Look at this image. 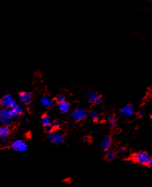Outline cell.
Listing matches in <instances>:
<instances>
[{
    "label": "cell",
    "instance_id": "cell-8",
    "mask_svg": "<svg viewBox=\"0 0 152 187\" xmlns=\"http://www.w3.org/2000/svg\"><path fill=\"white\" fill-rule=\"evenodd\" d=\"M11 130L8 126H3L0 128V138L3 144H6L9 140Z\"/></svg>",
    "mask_w": 152,
    "mask_h": 187
},
{
    "label": "cell",
    "instance_id": "cell-15",
    "mask_svg": "<svg viewBox=\"0 0 152 187\" xmlns=\"http://www.w3.org/2000/svg\"><path fill=\"white\" fill-rule=\"evenodd\" d=\"M10 112L13 117L18 116V115H21V114L23 113V109L22 106L17 104L14 107H13L12 109H10Z\"/></svg>",
    "mask_w": 152,
    "mask_h": 187
},
{
    "label": "cell",
    "instance_id": "cell-16",
    "mask_svg": "<svg viewBox=\"0 0 152 187\" xmlns=\"http://www.w3.org/2000/svg\"><path fill=\"white\" fill-rule=\"evenodd\" d=\"M116 152L113 151H106V154H105V159L108 162H112L116 159Z\"/></svg>",
    "mask_w": 152,
    "mask_h": 187
},
{
    "label": "cell",
    "instance_id": "cell-10",
    "mask_svg": "<svg viewBox=\"0 0 152 187\" xmlns=\"http://www.w3.org/2000/svg\"><path fill=\"white\" fill-rule=\"evenodd\" d=\"M19 101L24 104H29L32 101V98H33V94L30 92H27V91H23L20 92L19 94Z\"/></svg>",
    "mask_w": 152,
    "mask_h": 187
},
{
    "label": "cell",
    "instance_id": "cell-13",
    "mask_svg": "<svg viewBox=\"0 0 152 187\" xmlns=\"http://www.w3.org/2000/svg\"><path fill=\"white\" fill-rule=\"evenodd\" d=\"M58 109H59L60 112L62 114L67 113L69 110H70V103L68 101H64V102L58 104Z\"/></svg>",
    "mask_w": 152,
    "mask_h": 187
},
{
    "label": "cell",
    "instance_id": "cell-23",
    "mask_svg": "<svg viewBox=\"0 0 152 187\" xmlns=\"http://www.w3.org/2000/svg\"><path fill=\"white\" fill-rule=\"evenodd\" d=\"M89 136H85V138H84V141L89 142Z\"/></svg>",
    "mask_w": 152,
    "mask_h": 187
},
{
    "label": "cell",
    "instance_id": "cell-18",
    "mask_svg": "<svg viewBox=\"0 0 152 187\" xmlns=\"http://www.w3.org/2000/svg\"><path fill=\"white\" fill-rule=\"evenodd\" d=\"M89 115L90 118H91V119H93L94 122H98V121L100 119L99 114L98 112H97V111H95V110L91 111V112H89Z\"/></svg>",
    "mask_w": 152,
    "mask_h": 187
},
{
    "label": "cell",
    "instance_id": "cell-4",
    "mask_svg": "<svg viewBox=\"0 0 152 187\" xmlns=\"http://www.w3.org/2000/svg\"><path fill=\"white\" fill-rule=\"evenodd\" d=\"M88 116V112L85 109L78 108L75 109L72 113V119L74 122H79L84 120Z\"/></svg>",
    "mask_w": 152,
    "mask_h": 187
},
{
    "label": "cell",
    "instance_id": "cell-5",
    "mask_svg": "<svg viewBox=\"0 0 152 187\" xmlns=\"http://www.w3.org/2000/svg\"><path fill=\"white\" fill-rule=\"evenodd\" d=\"M0 104H1L2 107L4 109H12L13 107L16 105L15 100L13 98V97L10 94H5L3 98H1L0 101Z\"/></svg>",
    "mask_w": 152,
    "mask_h": 187
},
{
    "label": "cell",
    "instance_id": "cell-14",
    "mask_svg": "<svg viewBox=\"0 0 152 187\" xmlns=\"http://www.w3.org/2000/svg\"><path fill=\"white\" fill-rule=\"evenodd\" d=\"M41 122L42 125L44 127H49L52 125L51 117H50V115L48 113L43 114V115L41 116Z\"/></svg>",
    "mask_w": 152,
    "mask_h": 187
},
{
    "label": "cell",
    "instance_id": "cell-6",
    "mask_svg": "<svg viewBox=\"0 0 152 187\" xmlns=\"http://www.w3.org/2000/svg\"><path fill=\"white\" fill-rule=\"evenodd\" d=\"M11 149L17 152H24L28 149L27 143L22 140H17L13 142L10 145Z\"/></svg>",
    "mask_w": 152,
    "mask_h": 187
},
{
    "label": "cell",
    "instance_id": "cell-12",
    "mask_svg": "<svg viewBox=\"0 0 152 187\" xmlns=\"http://www.w3.org/2000/svg\"><path fill=\"white\" fill-rule=\"evenodd\" d=\"M55 101H52V100L50 99L48 96L46 95H43L40 98V104H42L43 108L45 109H50V108H52L54 106Z\"/></svg>",
    "mask_w": 152,
    "mask_h": 187
},
{
    "label": "cell",
    "instance_id": "cell-22",
    "mask_svg": "<svg viewBox=\"0 0 152 187\" xmlns=\"http://www.w3.org/2000/svg\"><path fill=\"white\" fill-rule=\"evenodd\" d=\"M148 166L150 168L152 169V158H150L149 162H148Z\"/></svg>",
    "mask_w": 152,
    "mask_h": 187
},
{
    "label": "cell",
    "instance_id": "cell-19",
    "mask_svg": "<svg viewBox=\"0 0 152 187\" xmlns=\"http://www.w3.org/2000/svg\"><path fill=\"white\" fill-rule=\"evenodd\" d=\"M65 101V97L64 96L63 94H60L57 96V98L54 99V101H55V103H57L58 104H61V103L64 102V101Z\"/></svg>",
    "mask_w": 152,
    "mask_h": 187
},
{
    "label": "cell",
    "instance_id": "cell-25",
    "mask_svg": "<svg viewBox=\"0 0 152 187\" xmlns=\"http://www.w3.org/2000/svg\"><path fill=\"white\" fill-rule=\"evenodd\" d=\"M150 92H151V94H152V88H151V90H150Z\"/></svg>",
    "mask_w": 152,
    "mask_h": 187
},
{
    "label": "cell",
    "instance_id": "cell-3",
    "mask_svg": "<svg viewBox=\"0 0 152 187\" xmlns=\"http://www.w3.org/2000/svg\"><path fill=\"white\" fill-rule=\"evenodd\" d=\"M13 115L11 114L10 109H4L0 111V121L3 126H9L13 122Z\"/></svg>",
    "mask_w": 152,
    "mask_h": 187
},
{
    "label": "cell",
    "instance_id": "cell-7",
    "mask_svg": "<svg viewBox=\"0 0 152 187\" xmlns=\"http://www.w3.org/2000/svg\"><path fill=\"white\" fill-rule=\"evenodd\" d=\"M87 100L93 104H99L103 102V98L100 94L94 91H88L86 94Z\"/></svg>",
    "mask_w": 152,
    "mask_h": 187
},
{
    "label": "cell",
    "instance_id": "cell-2",
    "mask_svg": "<svg viewBox=\"0 0 152 187\" xmlns=\"http://www.w3.org/2000/svg\"><path fill=\"white\" fill-rule=\"evenodd\" d=\"M48 139L52 144L58 145L64 141V136L61 133H58L57 130H51L48 133Z\"/></svg>",
    "mask_w": 152,
    "mask_h": 187
},
{
    "label": "cell",
    "instance_id": "cell-20",
    "mask_svg": "<svg viewBox=\"0 0 152 187\" xmlns=\"http://www.w3.org/2000/svg\"><path fill=\"white\" fill-rule=\"evenodd\" d=\"M126 153H127V149H126L124 147H120L118 148L117 150V154L120 156L125 155Z\"/></svg>",
    "mask_w": 152,
    "mask_h": 187
},
{
    "label": "cell",
    "instance_id": "cell-11",
    "mask_svg": "<svg viewBox=\"0 0 152 187\" xmlns=\"http://www.w3.org/2000/svg\"><path fill=\"white\" fill-rule=\"evenodd\" d=\"M112 141L113 139L110 135H106V136H104L101 144L102 150L104 151H109L110 149L111 146H112Z\"/></svg>",
    "mask_w": 152,
    "mask_h": 187
},
{
    "label": "cell",
    "instance_id": "cell-9",
    "mask_svg": "<svg viewBox=\"0 0 152 187\" xmlns=\"http://www.w3.org/2000/svg\"><path fill=\"white\" fill-rule=\"evenodd\" d=\"M134 114V108L133 104H127L120 109V115L124 117L132 116Z\"/></svg>",
    "mask_w": 152,
    "mask_h": 187
},
{
    "label": "cell",
    "instance_id": "cell-17",
    "mask_svg": "<svg viewBox=\"0 0 152 187\" xmlns=\"http://www.w3.org/2000/svg\"><path fill=\"white\" fill-rule=\"evenodd\" d=\"M108 123L112 129H115L117 126V118L116 115H112L108 118Z\"/></svg>",
    "mask_w": 152,
    "mask_h": 187
},
{
    "label": "cell",
    "instance_id": "cell-1",
    "mask_svg": "<svg viewBox=\"0 0 152 187\" xmlns=\"http://www.w3.org/2000/svg\"><path fill=\"white\" fill-rule=\"evenodd\" d=\"M150 158L151 157L149 156V154L144 151H140L133 155L134 162L139 164H142V165H148Z\"/></svg>",
    "mask_w": 152,
    "mask_h": 187
},
{
    "label": "cell",
    "instance_id": "cell-21",
    "mask_svg": "<svg viewBox=\"0 0 152 187\" xmlns=\"http://www.w3.org/2000/svg\"><path fill=\"white\" fill-rule=\"evenodd\" d=\"M51 126L54 128V130H57L58 129H60V126H61V124H60V122L58 120H54V122H52V125Z\"/></svg>",
    "mask_w": 152,
    "mask_h": 187
},
{
    "label": "cell",
    "instance_id": "cell-24",
    "mask_svg": "<svg viewBox=\"0 0 152 187\" xmlns=\"http://www.w3.org/2000/svg\"><path fill=\"white\" fill-rule=\"evenodd\" d=\"M144 115V112H138V116L142 117Z\"/></svg>",
    "mask_w": 152,
    "mask_h": 187
}]
</instances>
